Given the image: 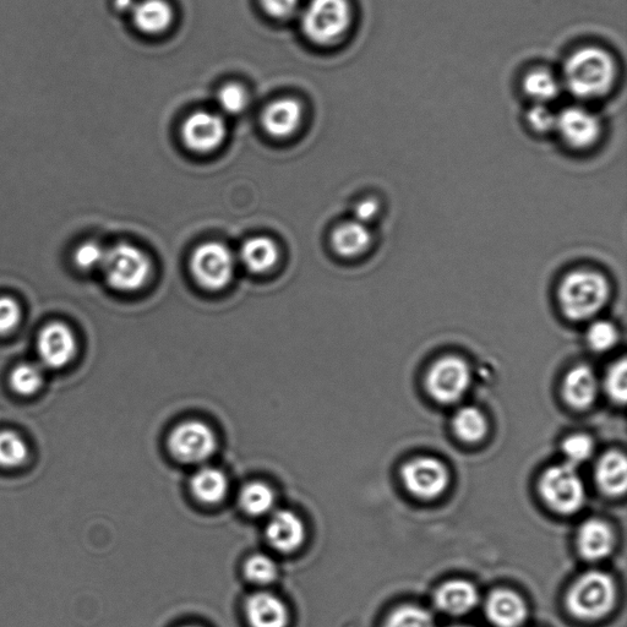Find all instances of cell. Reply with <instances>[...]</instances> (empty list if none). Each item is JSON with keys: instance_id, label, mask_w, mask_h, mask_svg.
<instances>
[{"instance_id": "6da1fadb", "label": "cell", "mask_w": 627, "mask_h": 627, "mask_svg": "<svg viewBox=\"0 0 627 627\" xmlns=\"http://www.w3.org/2000/svg\"><path fill=\"white\" fill-rule=\"evenodd\" d=\"M615 76L613 57L604 49L593 46L572 53L564 67L567 89L582 100H594L608 94Z\"/></svg>"}, {"instance_id": "7a4b0ae2", "label": "cell", "mask_w": 627, "mask_h": 627, "mask_svg": "<svg viewBox=\"0 0 627 627\" xmlns=\"http://www.w3.org/2000/svg\"><path fill=\"white\" fill-rule=\"evenodd\" d=\"M612 287L601 272L576 270L560 283L558 299L567 319L583 323L592 320L607 307Z\"/></svg>"}, {"instance_id": "3957f363", "label": "cell", "mask_w": 627, "mask_h": 627, "mask_svg": "<svg viewBox=\"0 0 627 627\" xmlns=\"http://www.w3.org/2000/svg\"><path fill=\"white\" fill-rule=\"evenodd\" d=\"M616 602V585L612 576L603 571L582 575L567 594L566 605L572 616L583 621L604 618Z\"/></svg>"}, {"instance_id": "277c9868", "label": "cell", "mask_w": 627, "mask_h": 627, "mask_svg": "<svg viewBox=\"0 0 627 627\" xmlns=\"http://www.w3.org/2000/svg\"><path fill=\"white\" fill-rule=\"evenodd\" d=\"M351 24L350 0H310L302 16L304 35L321 46L340 40Z\"/></svg>"}, {"instance_id": "5b68a950", "label": "cell", "mask_w": 627, "mask_h": 627, "mask_svg": "<svg viewBox=\"0 0 627 627\" xmlns=\"http://www.w3.org/2000/svg\"><path fill=\"white\" fill-rule=\"evenodd\" d=\"M101 269L105 272L108 285L114 290L135 292L149 280L152 265L143 250L121 243L107 250Z\"/></svg>"}, {"instance_id": "8992f818", "label": "cell", "mask_w": 627, "mask_h": 627, "mask_svg": "<svg viewBox=\"0 0 627 627\" xmlns=\"http://www.w3.org/2000/svg\"><path fill=\"white\" fill-rule=\"evenodd\" d=\"M539 490L550 509L561 515H574L585 506L587 494L585 484L576 467L553 466L543 473Z\"/></svg>"}, {"instance_id": "52a82bcc", "label": "cell", "mask_w": 627, "mask_h": 627, "mask_svg": "<svg viewBox=\"0 0 627 627\" xmlns=\"http://www.w3.org/2000/svg\"><path fill=\"white\" fill-rule=\"evenodd\" d=\"M472 370L462 357L445 356L430 367L425 386L433 400L443 405L459 402L470 390Z\"/></svg>"}, {"instance_id": "ba28073f", "label": "cell", "mask_w": 627, "mask_h": 627, "mask_svg": "<svg viewBox=\"0 0 627 627\" xmlns=\"http://www.w3.org/2000/svg\"><path fill=\"white\" fill-rule=\"evenodd\" d=\"M190 270L200 286L206 290L220 291L232 281L236 260L227 245L204 243L193 253Z\"/></svg>"}, {"instance_id": "9c48e42d", "label": "cell", "mask_w": 627, "mask_h": 627, "mask_svg": "<svg viewBox=\"0 0 627 627\" xmlns=\"http://www.w3.org/2000/svg\"><path fill=\"white\" fill-rule=\"evenodd\" d=\"M168 449L174 459L188 465H199L214 456L217 449L216 434L204 422H183L169 434Z\"/></svg>"}, {"instance_id": "30bf717a", "label": "cell", "mask_w": 627, "mask_h": 627, "mask_svg": "<svg viewBox=\"0 0 627 627\" xmlns=\"http://www.w3.org/2000/svg\"><path fill=\"white\" fill-rule=\"evenodd\" d=\"M401 477L408 492L424 500L443 495L450 484L446 466L433 457H417L406 463Z\"/></svg>"}, {"instance_id": "8fae6325", "label": "cell", "mask_w": 627, "mask_h": 627, "mask_svg": "<svg viewBox=\"0 0 627 627\" xmlns=\"http://www.w3.org/2000/svg\"><path fill=\"white\" fill-rule=\"evenodd\" d=\"M37 352L43 368L56 370L67 367L78 353L74 331L63 323L46 325L37 337Z\"/></svg>"}, {"instance_id": "7c38bea8", "label": "cell", "mask_w": 627, "mask_h": 627, "mask_svg": "<svg viewBox=\"0 0 627 627\" xmlns=\"http://www.w3.org/2000/svg\"><path fill=\"white\" fill-rule=\"evenodd\" d=\"M564 143L575 150L591 149L602 135V124L586 108L569 107L556 116V129Z\"/></svg>"}, {"instance_id": "4fadbf2b", "label": "cell", "mask_w": 627, "mask_h": 627, "mask_svg": "<svg viewBox=\"0 0 627 627\" xmlns=\"http://www.w3.org/2000/svg\"><path fill=\"white\" fill-rule=\"evenodd\" d=\"M226 123L218 114L199 111L192 114L184 122L182 136L188 149L200 152H211L220 147L226 139Z\"/></svg>"}, {"instance_id": "5bb4252c", "label": "cell", "mask_w": 627, "mask_h": 627, "mask_svg": "<svg viewBox=\"0 0 627 627\" xmlns=\"http://www.w3.org/2000/svg\"><path fill=\"white\" fill-rule=\"evenodd\" d=\"M266 539L277 552L285 554L296 552L304 543V522L292 511H276L267 522Z\"/></svg>"}, {"instance_id": "9a60e30c", "label": "cell", "mask_w": 627, "mask_h": 627, "mask_svg": "<svg viewBox=\"0 0 627 627\" xmlns=\"http://www.w3.org/2000/svg\"><path fill=\"white\" fill-rule=\"evenodd\" d=\"M485 615L495 627H521L527 619L528 608L520 594L498 590L485 602Z\"/></svg>"}, {"instance_id": "2e32d148", "label": "cell", "mask_w": 627, "mask_h": 627, "mask_svg": "<svg viewBox=\"0 0 627 627\" xmlns=\"http://www.w3.org/2000/svg\"><path fill=\"white\" fill-rule=\"evenodd\" d=\"M245 618L250 627H287L290 624L287 605L269 592L255 593L247 599Z\"/></svg>"}, {"instance_id": "e0dca14e", "label": "cell", "mask_w": 627, "mask_h": 627, "mask_svg": "<svg viewBox=\"0 0 627 627\" xmlns=\"http://www.w3.org/2000/svg\"><path fill=\"white\" fill-rule=\"evenodd\" d=\"M615 534L607 522L597 519L583 522L577 533V549L588 561H601L612 554Z\"/></svg>"}, {"instance_id": "ac0fdd59", "label": "cell", "mask_w": 627, "mask_h": 627, "mask_svg": "<svg viewBox=\"0 0 627 627\" xmlns=\"http://www.w3.org/2000/svg\"><path fill=\"white\" fill-rule=\"evenodd\" d=\"M599 381L590 365L581 364L566 374L563 384L565 401L576 410H586L596 402Z\"/></svg>"}, {"instance_id": "d6986e66", "label": "cell", "mask_w": 627, "mask_h": 627, "mask_svg": "<svg viewBox=\"0 0 627 627\" xmlns=\"http://www.w3.org/2000/svg\"><path fill=\"white\" fill-rule=\"evenodd\" d=\"M434 602L441 612L454 616L471 613L479 603V594L473 583L454 580L444 583L435 592Z\"/></svg>"}, {"instance_id": "ffe728a7", "label": "cell", "mask_w": 627, "mask_h": 627, "mask_svg": "<svg viewBox=\"0 0 627 627\" xmlns=\"http://www.w3.org/2000/svg\"><path fill=\"white\" fill-rule=\"evenodd\" d=\"M302 116L301 103L293 98H281L265 108L263 125L266 133L274 138H287L301 125Z\"/></svg>"}, {"instance_id": "44dd1931", "label": "cell", "mask_w": 627, "mask_h": 627, "mask_svg": "<svg viewBox=\"0 0 627 627\" xmlns=\"http://www.w3.org/2000/svg\"><path fill=\"white\" fill-rule=\"evenodd\" d=\"M332 248L346 259L358 258L372 247L373 237L368 226L356 220L342 223L332 233Z\"/></svg>"}, {"instance_id": "7402d4cb", "label": "cell", "mask_w": 627, "mask_h": 627, "mask_svg": "<svg viewBox=\"0 0 627 627\" xmlns=\"http://www.w3.org/2000/svg\"><path fill=\"white\" fill-rule=\"evenodd\" d=\"M596 481L604 494L624 495L627 487V462L623 452L610 451L599 460Z\"/></svg>"}, {"instance_id": "603a6c76", "label": "cell", "mask_w": 627, "mask_h": 627, "mask_svg": "<svg viewBox=\"0 0 627 627\" xmlns=\"http://www.w3.org/2000/svg\"><path fill=\"white\" fill-rule=\"evenodd\" d=\"M133 21L147 35L161 34L173 23V9L166 0H143L132 10Z\"/></svg>"}, {"instance_id": "cb8c5ba5", "label": "cell", "mask_w": 627, "mask_h": 627, "mask_svg": "<svg viewBox=\"0 0 627 627\" xmlns=\"http://www.w3.org/2000/svg\"><path fill=\"white\" fill-rule=\"evenodd\" d=\"M228 487L226 474L214 467H201L190 479L193 495L207 505L221 503L227 496Z\"/></svg>"}, {"instance_id": "d4e9b609", "label": "cell", "mask_w": 627, "mask_h": 627, "mask_svg": "<svg viewBox=\"0 0 627 627\" xmlns=\"http://www.w3.org/2000/svg\"><path fill=\"white\" fill-rule=\"evenodd\" d=\"M280 259V250L272 239L255 237L243 244L241 260L253 274H264L272 269Z\"/></svg>"}, {"instance_id": "484cf974", "label": "cell", "mask_w": 627, "mask_h": 627, "mask_svg": "<svg viewBox=\"0 0 627 627\" xmlns=\"http://www.w3.org/2000/svg\"><path fill=\"white\" fill-rule=\"evenodd\" d=\"M239 506L245 514L253 517H261L270 514L274 510L276 496L269 485L261 482H253L245 485L238 496Z\"/></svg>"}, {"instance_id": "4316f807", "label": "cell", "mask_w": 627, "mask_h": 627, "mask_svg": "<svg viewBox=\"0 0 627 627\" xmlns=\"http://www.w3.org/2000/svg\"><path fill=\"white\" fill-rule=\"evenodd\" d=\"M452 428L462 441L476 444L488 433V421L476 407L461 408L452 419Z\"/></svg>"}, {"instance_id": "83f0119b", "label": "cell", "mask_w": 627, "mask_h": 627, "mask_svg": "<svg viewBox=\"0 0 627 627\" xmlns=\"http://www.w3.org/2000/svg\"><path fill=\"white\" fill-rule=\"evenodd\" d=\"M523 90L532 100L544 105L559 95V81L547 69H537L526 75Z\"/></svg>"}, {"instance_id": "f1b7e54d", "label": "cell", "mask_w": 627, "mask_h": 627, "mask_svg": "<svg viewBox=\"0 0 627 627\" xmlns=\"http://www.w3.org/2000/svg\"><path fill=\"white\" fill-rule=\"evenodd\" d=\"M45 380L41 364L25 362L16 365L9 376L10 387L20 396L35 395Z\"/></svg>"}, {"instance_id": "f546056e", "label": "cell", "mask_w": 627, "mask_h": 627, "mask_svg": "<svg viewBox=\"0 0 627 627\" xmlns=\"http://www.w3.org/2000/svg\"><path fill=\"white\" fill-rule=\"evenodd\" d=\"M29 459V445L14 432H0V467L18 468Z\"/></svg>"}, {"instance_id": "4dcf8cb0", "label": "cell", "mask_w": 627, "mask_h": 627, "mask_svg": "<svg viewBox=\"0 0 627 627\" xmlns=\"http://www.w3.org/2000/svg\"><path fill=\"white\" fill-rule=\"evenodd\" d=\"M619 330L608 320H596L588 327L586 340L591 350L597 353L612 351L619 343Z\"/></svg>"}, {"instance_id": "1f68e13d", "label": "cell", "mask_w": 627, "mask_h": 627, "mask_svg": "<svg viewBox=\"0 0 627 627\" xmlns=\"http://www.w3.org/2000/svg\"><path fill=\"white\" fill-rule=\"evenodd\" d=\"M384 627H434L433 616L417 605H403L386 619Z\"/></svg>"}, {"instance_id": "d6a6232c", "label": "cell", "mask_w": 627, "mask_h": 627, "mask_svg": "<svg viewBox=\"0 0 627 627\" xmlns=\"http://www.w3.org/2000/svg\"><path fill=\"white\" fill-rule=\"evenodd\" d=\"M244 574L256 585H270L277 579L278 569L274 559L264 554L250 556L244 565Z\"/></svg>"}, {"instance_id": "836d02e7", "label": "cell", "mask_w": 627, "mask_h": 627, "mask_svg": "<svg viewBox=\"0 0 627 627\" xmlns=\"http://www.w3.org/2000/svg\"><path fill=\"white\" fill-rule=\"evenodd\" d=\"M563 451L567 465L580 466L591 459L594 452V443L587 434H574L563 443Z\"/></svg>"}, {"instance_id": "e575fe53", "label": "cell", "mask_w": 627, "mask_h": 627, "mask_svg": "<svg viewBox=\"0 0 627 627\" xmlns=\"http://www.w3.org/2000/svg\"><path fill=\"white\" fill-rule=\"evenodd\" d=\"M627 364L625 358L620 359L609 368L605 375L604 389L607 391L610 400L618 405H625L627 389Z\"/></svg>"}, {"instance_id": "d590c367", "label": "cell", "mask_w": 627, "mask_h": 627, "mask_svg": "<svg viewBox=\"0 0 627 627\" xmlns=\"http://www.w3.org/2000/svg\"><path fill=\"white\" fill-rule=\"evenodd\" d=\"M107 249L96 242H85L76 248L74 263L80 270L91 271L101 269L106 258Z\"/></svg>"}, {"instance_id": "8d00e7d4", "label": "cell", "mask_w": 627, "mask_h": 627, "mask_svg": "<svg viewBox=\"0 0 627 627\" xmlns=\"http://www.w3.org/2000/svg\"><path fill=\"white\" fill-rule=\"evenodd\" d=\"M217 101L223 112L238 114L247 107L248 96L242 86L228 84L218 92Z\"/></svg>"}, {"instance_id": "74e56055", "label": "cell", "mask_w": 627, "mask_h": 627, "mask_svg": "<svg viewBox=\"0 0 627 627\" xmlns=\"http://www.w3.org/2000/svg\"><path fill=\"white\" fill-rule=\"evenodd\" d=\"M21 307L12 297H0V336H7L19 326Z\"/></svg>"}, {"instance_id": "f35d334b", "label": "cell", "mask_w": 627, "mask_h": 627, "mask_svg": "<svg viewBox=\"0 0 627 627\" xmlns=\"http://www.w3.org/2000/svg\"><path fill=\"white\" fill-rule=\"evenodd\" d=\"M527 122L539 134H547L556 129V116L550 109L536 103L527 113Z\"/></svg>"}, {"instance_id": "ab89813d", "label": "cell", "mask_w": 627, "mask_h": 627, "mask_svg": "<svg viewBox=\"0 0 627 627\" xmlns=\"http://www.w3.org/2000/svg\"><path fill=\"white\" fill-rule=\"evenodd\" d=\"M265 12L276 19L290 18L297 12L301 0H260Z\"/></svg>"}, {"instance_id": "60d3db41", "label": "cell", "mask_w": 627, "mask_h": 627, "mask_svg": "<svg viewBox=\"0 0 627 627\" xmlns=\"http://www.w3.org/2000/svg\"><path fill=\"white\" fill-rule=\"evenodd\" d=\"M379 212V201L374 198L359 201L356 207H354V217H356V221L363 223L365 226L374 221L375 218L378 217Z\"/></svg>"}, {"instance_id": "b9f144b4", "label": "cell", "mask_w": 627, "mask_h": 627, "mask_svg": "<svg viewBox=\"0 0 627 627\" xmlns=\"http://www.w3.org/2000/svg\"><path fill=\"white\" fill-rule=\"evenodd\" d=\"M135 4V0H116V8L119 10V12L132 13Z\"/></svg>"}, {"instance_id": "7bdbcfd3", "label": "cell", "mask_w": 627, "mask_h": 627, "mask_svg": "<svg viewBox=\"0 0 627 627\" xmlns=\"http://www.w3.org/2000/svg\"><path fill=\"white\" fill-rule=\"evenodd\" d=\"M450 627H468V626H460V625H456V626H450Z\"/></svg>"}, {"instance_id": "ee69618b", "label": "cell", "mask_w": 627, "mask_h": 627, "mask_svg": "<svg viewBox=\"0 0 627 627\" xmlns=\"http://www.w3.org/2000/svg\"><path fill=\"white\" fill-rule=\"evenodd\" d=\"M185 627H199V626H185Z\"/></svg>"}]
</instances>
